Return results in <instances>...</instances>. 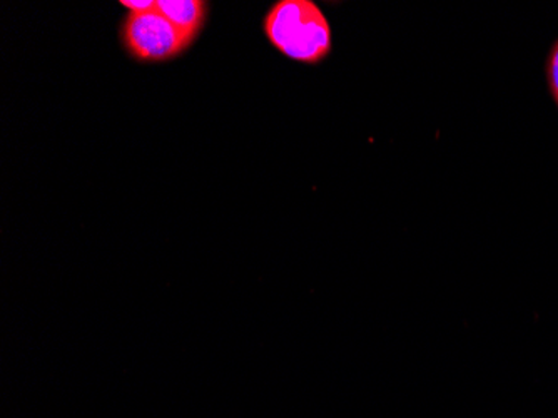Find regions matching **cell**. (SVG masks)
<instances>
[{
  "mask_svg": "<svg viewBox=\"0 0 558 418\" xmlns=\"http://www.w3.org/2000/svg\"><path fill=\"white\" fill-rule=\"evenodd\" d=\"M156 9L168 17L175 27L196 39L205 24L208 4L201 0H158Z\"/></svg>",
  "mask_w": 558,
  "mask_h": 418,
  "instance_id": "cell-3",
  "label": "cell"
},
{
  "mask_svg": "<svg viewBox=\"0 0 558 418\" xmlns=\"http://www.w3.org/2000/svg\"><path fill=\"white\" fill-rule=\"evenodd\" d=\"M548 84H550L555 104L558 106V40L551 50L550 61H548Z\"/></svg>",
  "mask_w": 558,
  "mask_h": 418,
  "instance_id": "cell-4",
  "label": "cell"
},
{
  "mask_svg": "<svg viewBox=\"0 0 558 418\" xmlns=\"http://www.w3.org/2000/svg\"><path fill=\"white\" fill-rule=\"evenodd\" d=\"M121 5L128 9L131 14H146V12L156 9V2H153V0H121Z\"/></svg>",
  "mask_w": 558,
  "mask_h": 418,
  "instance_id": "cell-5",
  "label": "cell"
},
{
  "mask_svg": "<svg viewBox=\"0 0 558 418\" xmlns=\"http://www.w3.org/2000/svg\"><path fill=\"white\" fill-rule=\"evenodd\" d=\"M263 27L272 47L291 61L318 64L331 52V27L312 0H279Z\"/></svg>",
  "mask_w": 558,
  "mask_h": 418,
  "instance_id": "cell-1",
  "label": "cell"
},
{
  "mask_svg": "<svg viewBox=\"0 0 558 418\" xmlns=\"http://www.w3.org/2000/svg\"><path fill=\"white\" fill-rule=\"evenodd\" d=\"M122 43L137 61L162 62L183 55L194 39L155 9L146 14L125 17Z\"/></svg>",
  "mask_w": 558,
  "mask_h": 418,
  "instance_id": "cell-2",
  "label": "cell"
}]
</instances>
